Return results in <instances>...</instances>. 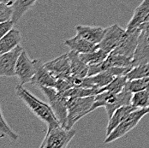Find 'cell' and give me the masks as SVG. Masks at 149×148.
Masks as SVG:
<instances>
[{
  "mask_svg": "<svg viewBox=\"0 0 149 148\" xmlns=\"http://www.w3.org/2000/svg\"><path fill=\"white\" fill-rule=\"evenodd\" d=\"M15 94L26 104V106L32 111L34 116H36L40 121L45 122L47 126V129L61 126L51 105L43 102L42 100L33 95L29 90H27L23 87V85L19 84L16 86Z\"/></svg>",
  "mask_w": 149,
  "mask_h": 148,
  "instance_id": "6da1fadb",
  "label": "cell"
},
{
  "mask_svg": "<svg viewBox=\"0 0 149 148\" xmlns=\"http://www.w3.org/2000/svg\"><path fill=\"white\" fill-rule=\"evenodd\" d=\"M141 33V31L140 28L131 30V31L126 30V34L123 40H122L119 45L111 52L133 58L137 44H138V40H139V36Z\"/></svg>",
  "mask_w": 149,
  "mask_h": 148,
  "instance_id": "30bf717a",
  "label": "cell"
},
{
  "mask_svg": "<svg viewBox=\"0 0 149 148\" xmlns=\"http://www.w3.org/2000/svg\"><path fill=\"white\" fill-rule=\"evenodd\" d=\"M23 48L18 45L15 49L1 54L0 56V76L13 77L15 76V67Z\"/></svg>",
  "mask_w": 149,
  "mask_h": 148,
  "instance_id": "ba28073f",
  "label": "cell"
},
{
  "mask_svg": "<svg viewBox=\"0 0 149 148\" xmlns=\"http://www.w3.org/2000/svg\"><path fill=\"white\" fill-rule=\"evenodd\" d=\"M40 90L43 92L52 110L54 111L60 125L67 128L68 123V98L58 92L55 88L41 87Z\"/></svg>",
  "mask_w": 149,
  "mask_h": 148,
  "instance_id": "7a4b0ae2",
  "label": "cell"
},
{
  "mask_svg": "<svg viewBox=\"0 0 149 148\" xmlns=\"http://www.w3.org/2000/svg\"><path fill=\"white\" fill-rule=\"evenodd\" d=\"M76 131L74 129H68L58 126L47 129L40 148H65L74 138Z\"/></svg>",
  "mask_w": 149,
  "mask_h": 148,
  "instance_id": "277c9868",
  "label": "cell"
},
{
  "mask_svg": "<svg viewBox=\"0 0 149 148\" xmlns=\"http://www.w3.org/2000/svg\"><path fill=\"white\" fill-rule=\"evenodd\" d=\"M139 28L141 29V31L142 33H145L149 34V21L148 22H147L146 23L142 24Z\"/></svg>",
  "mask_w": 149,
  "mask_h": 148,
  "instance_id": "f546056e",
  "label": "cell"
},
{
  "mask_svg": "<svg viewBox=\"0 0 149 148\" xmlns=\"http://www.w3.org/2000/svg\"><path fill=\"white\" fill-rule=\"evenodd\" d=\"M149 86V77L135 79V80H128L125 88L129 90L130 92L134 93L139 91L147 90Z\"/></svg>",
  "mask_w": 149,
  "mask_h": 148,
  "instance_id": "484cf974",
  "label": "cell"
},
{
  "mask_svg": "<svg viewBox=\"0 0 149 148\" xmlns=\"http://www.w3.org/2000/svg\"><path fill=\"white\" fill-rule=\"evenodd\" d=\"M146 63H149V34L141 32L133 58V67Z\"/></svg>",
  "mask_w": 149,
  "mask_h": 148,
  "instance_id": "5bb4252c",
  "label": "cell"
},
{
  "mask_svg": "<svg viewBox=\"0 0 149 148\" xmlns=\"http://www.w3.org/2000/svg\"><path fill=\"white\" fill-rule=\"evenodd\" d=\"M15 23L12 19H10V20L4 21V22H0V36L3 37L12 28H14L13 27L15 26Z\"/></svg>",
  "mask_w": 149,
  "mask_h": 148,
  "instance_id": "f1b7e54d",
  "label": "cell"
},
{
  "mask_svg": "<svg viewBox=\"0 0 149 148\" xmlns=\"http://www.w3.org/2000/svg\"><path fill=\"white\" fill-rule=\"evenodd\" d=\"M128 81V78L126 75H119L113 79L112 81H111L107 86L100 88V92L107 91L111 93H119L123 89L125 88L126 83Z\"/></svg>",
  "mask_w": 149,
  "mask_h": 148,
  "instance_id": "7402d4cb",
  "label": "cell"
},
{
  "mask_svg": "<svg viewBox=\"0 0 149 148\" xmlns=\"http://www.w3.org/2000/svg\"><path fill=\"white\" fill-rule=\"evenodd\" d=\"M45 67L57 79L69 78L72 75L69 54H63L44 63Z\"/></svg>",
  "mask_w": 149,
  "mask_h": 148,
  "instance_id": "9c48e42d",
  "label": "cell"
},
{
  "mask_svg": "<svg viewBox=\"0 0 149 148\" xmlns=\"http://www.w3.org/2000/svg\"><path fill=\"white\" fill-rule=\"evenodd\" d=\"M38 0H14L12 3L13 15L12 20L15 24L23 17L28 11L33 8V6L37 3Z\"/></svg>",
  "mask_w": 149,
  "mask_h": 148,
  "instance_id": "d6986e66",
  "label": "cell"
},
{
  "mask_svg": "<svg viewBox=\"0 0 149 148\" xmlns=\"http://www.w3.org/2000/svg\"><path fill=\"white\" fill-rule=\"evenodd\" d=\"M111 67H123V68H132L133 67V58L125 57L117 53L111 52L107 57Z\"/></svg>",
  "mask_w": 149,
  "mask_h": 148,
  "instance_id": "603a6c76",
  "label": "cell"
},
{
  "mask_svg": "<svg viewBox=\"0 0 149 148\" xmlns=\"http://www.w3.org/2000/svg\"><path fill=\"white\" fill-rule=\"evenodd\" d=\"M100 92V89L99 88H82V87H75L69 89L67 92L63 93L67 98L71 97H88V96H95Z\"/></svg>",
  "mask_w": 149,
  "mask_h": 148,
  "instance_id": "44dd1931",
  "label": "cell"
},
{
  "mask_svg": "<svg viewBox=\"0 0 149 148\" xmlns=\"http://www.w3.org/2000/svg\"><path fill=\"white\" fill-rule=\"evenodd\" d=\"M95 101V96L68 98V123L67 128L72 129L82 117L92 112V107Z\"/></svg>",
  "mask_w": 149,
  "mask_h": 148,
  "instance_id": "3957f363",
  "label": "cell"
},
{
  "mask_svg": "<svg viewBox=\"0 0 149 148\" xmlns=\"http://www.w3.org/2000/svg\"><path fill=\"white\" fill-rule=\"evenodd\" d=\"M149 21V0H143L134 10V14L128 23L127 31L139 28Z\"/></svg>",
  "mask_w": 149,
  "mask_h": 148,
  "instance_id": "7c38bea8",
  "label": "cell"
},
{
  "mask_svg": "<svg viewBox=\"0 0 149 148\" xmlns=\"http://www.w3.org/2000/svg\"><path fill=\"white\" fill-rule=\"evenodd\" d=\"M71 65V73L72 75L78 78H85L88 75L89 66L86 64L80 58L79 53L70 51L69 53Z\"/></svg>",
  "mask_w": 149,
  "mask_h": 148,
  "instance_id": "ac0fdd59",
  "label": "cell"
},
{
  "mask_svg": "<svg viewBox=\"0 0 149 148\" xmlns=\"http://www.w3.org/2000/svg\"><path fill=\"white\" fill-rule=\"evenodd\" d=\"M22 42V33L20 30L12 28L5 35L1 37L0 40V54L8 52L18 45Z\"/></svg>",
  "mask_w": 149,
  "mask_h": 148,
  "instance_id": "e0dca14e",
  "label": "cell"
},
{
  "mask_svg": "<svg viewBox=\"0 0 149 148\" xmlns=\"http://www.w3.org/2000/svg\"><path fill=\"white\" fill-rule=\"evenodd\" d=\"M79 55H80V58H81V60L86 64L90 66V65L99 63L106 59L107 57L109 56V53H107L106 51H104V50H102L100 48H98L95 51L87 52V53H81Z\"/></svg>",
  "mask_w": 149,
  "mask_h": 148,
  "instance_id": "ffe728a7",
  "label": "cell"
},
{
  "mask_svg": "<svg viewBox=\"0 0 149 148\" xmlns=\"http://www.w3.org/2000/svg\"><path fill=\"white\" fill-rule=\"evenodd\" d=\"M63 44L70 48V51H75L79 54L81 53H87L93 51H95L99 48L98 44H93L90 41L87 40L83 37L76 34L75 36L66 40Z\"/></svg>",
  "mask_w": 149,
  "mask_h": 148,
  "instance_id": "9a60e30c",
  "label": "cell"
},
{
  "mask_svg": "<svg viewBox=\"0 0 149 148\" xmlns=\"http://www.w3.org/2000/svg\"><path fill=\"white\" fill-rule=\"evenodd\" d=\"M131 104L137 109L149 107V92L148 90H142L134 92L131 98Z\"/></svg>",
  "mask_w": 149,
  "mask_h": 148,
  "instance_id": "d4e9b609",
  "label": "cell"
},
{
  "mask_svg": "<svg viewBox=\"0 0 149 148\" xmlns=\"http://www.w3.org/2000/svg\"><path fill=\"white\" fill-rule=\"evenodd\" d=\"M125 34L126 29H123L118 24H113L105 28L104 38L98 46L110 54L119 45Z\"/></svg>",
  "mask_w": 149,
  "mask_h": 148,
  "instance_id": "52a82bcc",
  "label": "cell"
},
{
  "mask_svg": "<svg viewBox=\"0 0 149 148\" xmlns=\"http://www.w3.org/2000/svg\"><path fill=\"white\" fill-rule=\"evenodd\" d=\"M0 122H1V124H0V137L3 138L4 136H7L10 139L16 141L19 139V135L15 133L14 130L11 129V128L9 126V124L5 121L2 109L0 110Z\"/></svg>",
  "mask_w": 149,
  "mask_h": 148,
  "instance_id": "4316f807",
  "label": "cell"
},
{
  "mask_svg": "<svg viewBox=\"0 0 149 148\" xmlns=\"http://www.w3.org/2000/svg\"><path fill=\"white\" fill-rule=\"evenodd\" d=\"M74 29L76 31V34L83 37L91 43L99 44L103 40L105 28L101 27H93L86 25H77Z\"/></svg>",
  "mask_w": 149,
  "mask_h": 148,
  "instance_id": "4fadbf2b",
  "label": "cell"
},
{
  "mask_svg": "<svg viewBox=\"0 0 149 148\" xmlns=\"http://www.w3.org/2000/svg\"><path fill=\"white\" fill-rule=\"evenodd\" d=\"M135 110H137V108L132 104L124 105L118 108L108 120V124L106 127V136L111 133L124 119Z\"/></svg>",
  "mask_w": 149,
  "mask_h": 148,
  "instance_id": "2e32d148",
  "label": "cell"
},
{
  "mask_svg": "<svg viewBox=\"0 0 149 148\" xmlns=\"http://www.w3.org/2000/svg\"><path fill=\"white\" fill-rule=\"evenodd\" d=\"M12 15H13L12 4L1 1L0 3V22L11 19Z\"/></svg>",
  "mask_w": 149,
  "mask_h": 148,
  "instance_id": "83f0119b",
  "label": "cell"
},
{
  "mask_svg": "<svg viewBox=\"0 0 149 148\" xmlns=\"http://www.w3.org/2000/svg\"><path fill=\"white\" fill-rule=\"evenodd\" d=\"M148 113L149 107L137 109L133 112H131L111 133L106 136L104 141V144L111 143L120 138L123 137L125 134H127L132 129H134V127L140 122V121Z\"/></svg>",
  "mask_w": 149,
  "mask_h": 148,
  "instance_id": "5b68a950",
  "label": "cell"
},
{
  "mask_svg": "<svg viewBox=\"0 0 149 148\" xmlns=\"http://www.w3.org/2000/svg\"><path fill=\"white\" fill-rule=\"evenodd\" d=\"M38 59H31L28 53L23 50L21 53L15 67V76L19 79L21 85L31 82L36 72Z\"/></svg>",
  "mask_w": 149,
  "mask_h": 148,
  "instance_id": "8992f818",
  "label": "cell"
},
{
  "mask_svg": "<svg viewBox=\"0 0 149 148\" xmlns=\"http://www.w3.org/2000/svg\"><path fill=\"white\" fill-rule=\"evenodd\" d=\"M57 80L58 79L45 68L41 60L38 59L36 72L30 83L39 88L41 87L55 88Z\"/></svg>",
  "mask_w": 149,
  "mask_h": 148,
  "instance_id": "8fae6325",
  "label": "cell"
},
{
  "mask_svg": "<svg viewBox=\"0 0 149 148\" xmlns=\"http://www.w3.org/2000/svg\"><path fill=\"white\" fill-rule=\"evenodd\" d=\"M128 80H135L149 77V63L138 64L131 68L126 74Z\"/></svg>",
  "mask_w": 149,
  "mask_h": 148,
  "instance_id": "cb8c5ba5",
  "label": "cell"
},
{
  "mask_svg": "<svg viewBox=\"0 0 149 148\" xmlns=\"http://www.w3.org/2000/svg\"><path fill=\"white\" fill-rule=\"evenodd\" d=\"M1 1H3V2H6V3H10V4H12V3H13V2H14V0H1Z\"/></svg>",
  "mask_w": 149,
  "mask_h": 148,
  "instance_id": "4dcf8cb0",
  "label": "cell"
}]
</instances>
